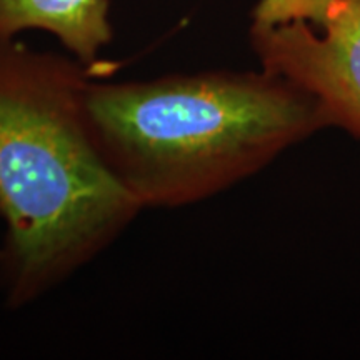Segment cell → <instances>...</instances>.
<instances>
[{
    "label": "cell",
    "instance_id": "1",
    "mask_svg": "<svg viewBox=\"0 0 360 360\" xmlns=\"http://www.w3.org/2000/svg\"><path fill=\"white\" fill-rule=\"evenodd\" d=\"M105 64L0 40V290L37 302L110 247L142 205L107 165L85 89Z\"/></svg>",
    "mask_w": 360,
    "mask_h": 360
},
{
    "label": "cell",
    "instance_id": "2",
    "mask_svg": "<svg viewBox=\"0 0 360 360\" xmlns=\"http://www.w3.org/2000/svg\"><path fill=\"white\" fill-rule=\"evenodd\" d=\"M97 79L85 89L94 141L142 209L199 204L332 129L317 98L262 67Z\"/></svg>",
    "mask_w": 360,
    "mask_h": 360
},
{
    "label": "cell",
    "instance_id": "3",
    "mask_svg": "<svg viewBox=\"0 0 360 360\" xmlns=\"http://www.w3.org/2000/svg\"><path fill=\"white\" fill-rule=\"evenodd\" d=\"M252 52L262 69L307 90L332 129L360 141V0H332L326 24H250Z\"/></svg>",
    "mask_w": 360,
    "mask_h": 360
},
{
    "label": "cell",
    "instance_id": "4",
    "mask_svg": "<svg viewBox=\"0 0 360 360\" xmlns=\"http://www.w3.org/2000/svg\"><path fill=\"white\" fill-rule=\"evenodd\" d=\"M109 13V0H0V40L44 30L84 65H98L114 39Z\"/></svg>",
    "mask_w": 360,
    "mask_h": 360
},
{
    "label": "cell",
    "instance_id": "5",
    "mask_svg": "<svg viewBox=\"0 0 360 360\" xmlns=\"http://www.w3.org/2000/svg\"><path fill=\"white\" fill-rule=\"evenodd\" d=\"M332 0H257L252 8L254 25H282L290 22H309L314 27L326 24Z\"/></svg>",
    "mask_w": 360,
    "mask_h": 360
}]
</instances>
